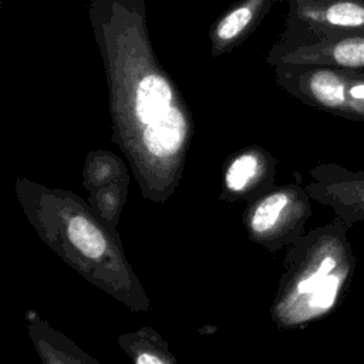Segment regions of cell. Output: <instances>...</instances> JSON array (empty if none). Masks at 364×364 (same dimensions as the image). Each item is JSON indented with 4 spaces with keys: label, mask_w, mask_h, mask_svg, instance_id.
<instances>
[{
    "label": "cell",
    "mask_w": 364,
    "mask_h": 364,
    "mask_svg": "<svg viewBox=\"0 0 364 364\" xmlns=\"http://www.w3.org/2000/svg\"><path fill=\"white\" fill-rule=\"evenodd\" d=\"M90 23L108 85L114 141L142 196L162 203L182 179L192 114L155 55L145 0H91Z\"/></svg>",
    "instance_id": "6da1fadb"
},
{
    "label": "cell",
    "mask_w": 364,
    "mask_h": 364,
    "mask_svg": "<svg viewBox=\"0 0 364 364\" xmlns=\"http://www.w3.org/2000/svg\"><path fill=\"white\" fill-rule=\"evenodd\" d=\"M14 191L38 237L65 264L131 311L151 309L117 230L107 226L88 202L70 191L27 178H18Z\"/></svg>",
    "instance_id": "7a4b0ae2"
},
{
    "label": "cell",
    "mask_w": 364,
    "mask_h": 364,
    "mask_svg": "<svg viewBox=\"0 0 364 364\" xmlns=\"http://www.w3.org/2000/svg\"><path fill=\"white\" fill-rule=\"evenodd\" d=\"M348 229L334 218L293 243L270 304V318L280 331L303 328L334 311L355 273Z\"/></svg>",
    "instance_id": "3957f363"
},
{
    "label": "cell",
    "mask_w": 364,
    "mask_h": 364,
    "mask_svg": "<svg viewBox=\"0 0 364 364\" xmlns=\"http://www.w3.org/2000/svg\"><path fill=\"white\" fill-rule=\"evenodd\" d=\"M277 84L311 108L364 121V70L274 64Z\"/></svg>",
    "instance_id": "277c9868"
},
{
    "label": "cell",
    "mask_w": 364,
    "mask_h": 364,
    "mask_svg": "<svg viewBox=\"0 0 364 364\" xmlns=\"http://www.w3.org/2000/svg\"><path fill=\"white\" fill-rule=\"evenodd\" d=\"M310 200L307 189L299 185L266 191L243 213L249 239L269 252L289 249L306 235L304 228L311 216Z\"/></svg>",
    "instance_id": "5b68a950"
},
{
    "label": "cell",
    "mask_w": 364,
    "mask_h": 364,
    "mask_svg": "<svg viewBox=\"0 0 364 364\" xmlns=\"http://www.w3.org/2000/svg\"><path fill=\"white\" fill-rule=\"evenodd\" d=\"M289 6L279 46L364 31V0H280Z\"/></svg>",
    "instance_id": "8992f818"
},
{
    "label": "cell",
    "mask_w": 364,
    "mask_h": 364,
    "mask_svg": "<svg viewBox=\"0 0 364 364\" xmlns=\"http://www.w3.org/2000/svg\"><path fill=\"white\" fill-rule=\"evenodd\" d=\"M306 189L311 199L330 206L347 226L364 222V168L351 171L338 164L317 165Z\"/></svg>",
    "instance_id": "52a82bcc"
},
{
    "label": "cell",
    "mask_w": 364,
    "mask_h": 364,
    "mask_svg": "<svg viewBox=\"0 0 364 364\" xmlns=\"http://www.w3.org/2000/svg\"><path fill=\"white\" fill-rule=\"evenodd\" d=\"M267 60L272 65L297 64L364 70V31L338 34L296 46L276 44Z\"/></svg>",
    "instance_id": "ba28073f"
},
{
    "label": "cell",
    "mask_w": 364,
    "mask_h": 364,
    "mask_svg": "<svg viewBox=\"0 0 364 364\" xmlns=\"http://www.w3.org/2000/svg\"><path fill=\"white\" fill-rule=\"evenodd\" d=\"M26 330L41 364H102L34 310L26 314Z\"/></svg>",
    "instance_id": "9c48e42d"
},
{
    "label": "cell",
    "mask_w": 364,
    "mask_h": 364,
    "mask_svg": "<svg viewBox=\"0 0 364 364\" xmlns=\"http://www.w3.org/2000/svg\"><path fill=\"white\" fill-rule=\"evenodd\" d=\"M274 173V161L259 148L237 152L226 164L223 172V192L229 200L242 199L257 191L262 181Z\"/></svg>",
    "instance_id": "30bf717a"
},
{
    "label": "cell",
    "mask_w": 364,
    "mask_h": 364,
    "mask_svg": "<svg viewBox=\"0 0 364 364\" xmlns=\"http://www.w3.org/2000/svg\"><path fill=\"white\" fill-rule=\"evenodd\" d=\"M273 0H242L230 7L210 30V48L220 55L235 47L272 7Z\"/></svg>",
    "instance_id": "8fae6325"
},
{
    "label": "cell",
    "mask_w": 364,
    "mask_h": 364,
    "mask_svg": "<svg viewBox=\"0 0 364 364\" xmlns=\"http://www.w3.org/2000/svg\"><path fill=\"white\" fill-rule=\"evenodd\" d=\"M117 344L132 364H179L166 340L148 326L119 334Z\"/></svg>",
    "instance_id": "7c38bea8"
},
{
    "label": "cell",
    "mask_w": 364,
    "mask_h": 364,
    "mask_svg": "<svg viewBox=\"0 0 364 364\" xmlns=\"http://www.w3.org/2000/svg\"><path fill=\"white\" fill-rule=\"evenodd\" d=\"M125 181H128L127 166L115 155L107 151L90 152L84 169V185L88 192Z\"/></svg>",
    "instance_id": "4fadbf2b"
},
{
    "label": "cell",
    "mask_w": 364,
    "mask_h": 364,
    "mask_svg": "<svg viewBox=\"0 0 364 364\" xmlns=\"http://www.w3.org/2000/svg\"><path fill=\"white\" fill-rule=\"evenodd\" d=\"M127 185L128 181L117 182L90 192L88 203L91 209L111 229H115L118 225L127 199Z\"/></svg>",
    "instance_id": "5bb4252c"
}]
</instances>
